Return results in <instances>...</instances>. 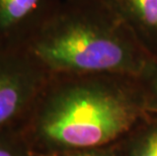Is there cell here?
<instances>
[{
    "label": "cell",
    "mask_w": 157,
    "mask_h": 156,
    "mask_svg": "<svg viewBox=\"0 0 157 156\" xmlns=\"http://www.w3.org/2000/svg\"><path fill=\"white\" fill-rule=\"evenodd\" d=\"M142 89L128 75L51 74L21 129L36 154L101 146L131 128Z\"/></svg>",
    "instance_id": "6da1fadb"
},
{
    "label": "cell",
    "mask_w": 157,
    "mask_h": 156,
    "mask_svg": "<svg viewBox=\"0 0 157 156\" xmlns=\"http://www.w3.org/2000/svg\"><path fill=\"white\" fill-rule=\"evenodd\" d=\"M26 48L51 74L140 78L154 59L113 0H64Z\"/></svg>",
    "instance_id": "7a4b0ae2"
},
{
    "label": "cell",
    "mask_w": 157,
    "mask_h": 156,
    "mask_svg": "<svg viewBox=\"0 0 157 156\" xmlns=\"http://www.w3.org/2000/svg\"><path fill=\"white\" fill-rule=\"evenodd\" d=\"M50 77L26 47L0 48V129L21 128Z\"/></svg>",
    "instance_id": "3957f363"
},
{
    "label": "cell",
    "mask_w": 157,
    "mask_h": 156,
    "mask_svg": "<svg viewBox=\"0 0 157 156\" xmlns=\"http://www.w3.org/2000/svg\"><path fill=\"white\" fill-rule=\"evenodd\" d=\"M64 0H0V48L26 47Z\"/></svg>",
    "instance_id": "277c9868"
},
{
    "label": "cell",
    "mask_w": 157,
    "mask_h": 156,
    "mask_svg": "<svg viewBox=\"0 0 157 156\" xmlns=\"http://www.w3.org/2000/svg\"><path fill=\"white\" fill-rule=\"evenodd\" d=\"M137 38L157 56V0H113Z\"/></svg>",
    "instance_id": "5b68a950"
},
{
    "label": "cell",
    "mask_w": 157,
    "mask_h": 156,
    "mask_svg": "<svg viewBox=\"0 0 157 156\" xmlns=\"http://www.w3.org/2000/svg\"><path fill=\"white\" fill-rule=\"evenodd\" d=\"M21 128L0 129V156H34Z\"/></svg>",
    "instance_id": "8992f818"
},
{
    "label": "cell",
    "mask_w": 157,
    "mask_h": 156,
    "mask_svg": "<svg viewBox=\"0 0 157 156\" xmlns=\"http://www.w3.org/2000/svg\"><path fill=\"white\" fill-rule=\"evenodd\" d=\"M135 156H157V130L150 133L144 139Z\"/></svg>",
    "instance_id": "52a82bcc"
},
{
    "label": "cell",
    "mask_w": 157,
    "mask_h": 156,
    "mask_svg": "<svg viewBox=\"0 0 157 156\" xmlns=\"http://www.w3.org/2000/svg\"><path fill=\"white\" fill-rule=\"evenodd\" d=\"M140 79L143 84L148 86V88L150 87L153 92L157 94V56L154 57L148 69L140 77Z\"/></svg>",
    "instance_id": "ba28073f"
},
{
    "label": "cell",
    "mask_w": 157,
    "mask_h": 156,
    "mask_svg": "<svg viewBox=\"0 0 157 156\" xmlns=\"http://www.w3.org/2000/svg\"><path fill=\"white\" fill-rule=\"evenodd\" d=\"M34 156H106L101 153H95L91 152L89 149L86 150H76V151H68V152H61V153H53V154H36Z\"/></svg>",
    "instance_id": "9c48e42d"
},
{
    "label": "cell",
    "mask_w": 157,
    "mask_h": 156,
    "mask_svg": "<svg viewBox=\"0 0 157 156\" xmlns=\"http://www.w3.org/2000/svg\"><path fill=\"white\" fill-rule=\"evenodd\" d=\"M67 1H82V0H67Z\"/></svg>",
    "instance_id": "30bf717a"
}]
</instances>
